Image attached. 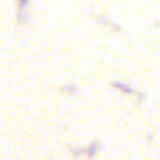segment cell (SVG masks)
Wrapping results in <instances>:
<instances>
[]
</instances>
